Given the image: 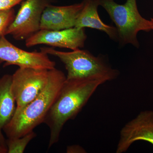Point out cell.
<instances>
[{
  "label": "cell",
  "instance_id": "obj_5",
  "mask_svg": "<svg viewBox=\"0 0 153 153\" xmlns=\"http://www.w3.org/2000/svg\"><path fill=\"white\" fill-rule=\"evenodd\" d=\"M49 70L19 68L12 75L11 91L16 100L15 111L23 109L47 86Z\"/></svg>",
  "mask_w": 153,
  "mask_h": 153
},
{
  "label": "cell",
  "instance_id": "obj_13",
  "mask_svg": "<svg viewBox=\"0 0 153 153\" xmlns=\"http://www.w3.org/2000/svg\"><path fill=\"white\" fill-rule=\"evenodd\" d=\"M37 136L34 131L30 132L21 137L8 139L6 141L7 153H23L29 143Z\"/></svg>",
  "mask_w": 153,
  "mask_h": 153
},
{
  "label": "cell",
  "instance_id": "obj_1",
  "mask_svg": "<svg viewBox=\"0 0 153 153\" xmlns=\"http://www.w3.org/2000/svg\"><path fill=\"white\" fill-rule=\"evenodd\" d=\"M105 82L99 79H66L43 122L50 130L48 148L58 142L66 123L76 117L99 86Z\"/></svg>",
  "mask_w": 153,
  "mask_h": 153
},
{
  "label": "cell",
  "instance_id": "obj_14",
  "mask_svg": "<svg viewBox=\"0 0 153 153\" xmlns=\"http://www.w3.org/2000/svg\"><path fill=\"white\" fill-rule=\"evenodd\" d=\"M15 17V12L13 8L0 11V38L5 36L6 31Z\"/></svg>",
  "mask_w": 153,
  "mask_h": 153
},
{
  "label": "cell",
  "instance_id": "obj_12",
  "mask_svg": "<svg viewBox=\"0 0 153 153\" xmlns=\"http://www.w3.org/2000/svg\"><path fill=\"white\" fill-rule=\"evenodd\" d=\"M12 75L5 74L0 77V145L7 147L3 128L11 120L16 108L12 91Z\"/></svg>",
  "mask_w": 153,
  "mask_h": 153
},
{
  "label": "cell",
  "instance_id": "obj_10",
  "mask_svg": "<svg viewBox=\"0 0 153 153\" xmlns=\"http://www.w3.org/2000/svg\"><path fill=\"white\" fill-rule=\"evenodd\" d=\"M83 4V1L68 6L50 4L43 11L40 30H62L74 27Z\"/></svg>",
  "mask_w": 153,
  "mask_h": 153
},
{
  "label": "cell",
  "instance_id": "obj_17",
  "mask_svg": "<svg viewBox=\"0 0 153 153\" xmlns=\"http://www.w3.org/2000/svg\"><path fill=\"white\" fill-rule=\"evenodd\" d=\"M0 153H7V148L0 145Z\"/></svg>",
  "mask_w": 153,
  "mask_h": 153
},
{
  "label": "cell",
  "instance_id": "obj_9",
  "mask_svg": "<svg viewBox=\"0 0 153 153\" xmlns=\"http://www.w3.org/2000/svg\"><path fill=\"white\" fill-rule=\"evenodd\" d=\"M143 140L153 146V111H145L128 123L120 131L116 152H126L134 142Z\"/></svg>",
  "mask_w": 153,
  "mask_h": 153
},
{
  "label": "cell",
  "instance_id": "obj_11",
  "mask_svg": "<svg viewBox=\"0 0 153 153\" xmlns=\"http://www.w3.org/2000/svg\"><path fill=\"white\" fill-rule=\"evenodd\" d=\"M83 7L76 20L75 27L79 29L89 28L104 32L110 38L118 41L116 27L106 25L102 22L98 13V0H83Z\"/></svg>",
  "mask_w": 153,
  "mask_h": 153
},
{
  "label": "cell",
  "instance_id": "obj_15",
  "mask_svg": "<svg viewBox=\"0 0 153 153\" xmlns=\"http://www.w3.org/2000/svg\"><path fill=\"white\" fill-rule=\"evenodd\" d=\"M24 0H0V11L7 10L13 8Z\"/></svg>",
  "mask_w": 153,
  "mask_h": 153
},
{
  "label": "cell",
  "instance_id": "obj_7",
  "mask_svg": "<svg viewBox=\"0 0 153 153\" xmlns=\"http://www.w3.org/2000/svg\"><path fill=\"white\" fill-rule=\"evenodd\" d=\"M0 61L4 62V66L16 65L41 70H51L56 65L45 52L25 51L12 44L5 36L0 38Z\"/></svg>",
  "mask_w": 153,
  "mask_h": 153
},
{
  "label": "cell",
  "instance_id": "obj_8",
  "mask_svg": "<svg viewBox=\"0 0 153 153\" xmlns=\"http://www.w3.org/2000/svg\"><path fill=\"white\" fill-rule=\"evenodd\" d=\"M86 38L85 29L74 27L62 30H41L25 40V45L30 47L45 44L74 50L83 48Z\"/></svg>",
  "mask_w": 153,
  "mask_h": 153
},
{
  "label": "cell",
  "instance_id": "obj_6",
  "mask_svg": "<svg viewBox=\"0 0 153 153\" xmlns=\"http://www.w3.org/2000/svg\"><path fill=\"white\" fill-rule=\"evenodd\" d=\"M52 0H24L6 31L17 40H27L40 30L42 13Z\"/></svg>",
  "mask_w": 153,
  "mask_h": 153
},
{
  "label": "cell",
  "instance_id": "obj_2",
  "mask_svg": "<svg viewBox=\"0 0 153 153\" xmlns=\"http://www.w3.org/2000/svg\"><path fill=\"white\" fill-rule=\"evenodd\" d=\"M66 79L63 71L56 68L49 70L48 83L43 91L23 109L15 111L11 120L4 127L3 132L8 138L23 137L43 123Z\"/></svg>",
  "mask_w": 153,
  "mask_h": 153
},
{
  "label": "cell",
  "instance_id": "obj_16",
  "mask_svg": "<svg viewBox=\"0 0 153 153\" xmlns=\"http://www.w3.org/2000/svg\"><path fill=\"white\" fill-rule=\"evenodd\" d=\"M66 152L67 153H84L85 150L79 146L74 145L68 146Z\"/></svg>",
  "mask_w": 153,
  "mask_h": 153
},
{
  "label": "cell",
  "instance_id": "obj_4",
  "mask_svg": "<svg viewBox=\"0 0 153 153\" xmlns=\"http://www.w3.org/2000/svg\"><path fill=\"white\" fill-rule=\"evenodd\" d=\"M100 6L106 11L116 25L120 45L131 44L138 48L140 44L137 38L139 32H149L153 30L152 21L143 18L138 10L137 0H126L120 4L114 0H98Z\"/></svg>",
  "mask_w": 153,
  "mask_h": 153
},
{
  "label": "cell",
  "instance_id": "obj_3",
  "mask_svg": "<svg viewBox=\"0 0 153 153\" xmlns=\"http://www.w3.org/2000/svg\"><path fill=\"white\" fill-rule=\"evenodd\" d=\"M41 51L58 57L64 64L67 81L99 79L106 82L115 79L119 74L103 56L96 57L87 50L79 49L65 52L44 47Z\"/></svg>",
  "mask_w": 153,
  "mask_h": 153
},
{
  "label": "cell",
  "instance_id": "obj_18",
  "mask_svg": "<svg viewBox=\"0 0 153 153\" xmlns=\"http://www.w3.org/2000/svg\"><path fill=\"white\" fill-rule=\"evenodd\" d=\"M151 21H152V23H153V19H151Z\"/></svg>",
  "mask_w": 153,
  "mask_h": 153
}]
</instances>
